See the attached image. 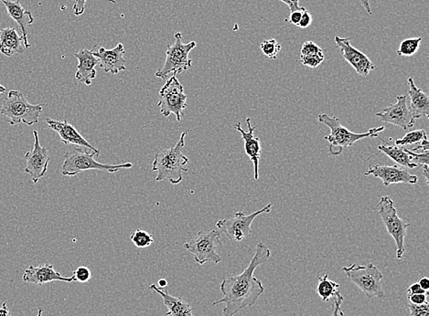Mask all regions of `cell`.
Segmentation results:
<instances>
[{
  "mask_svg": "<svg viewBox=\"0 0 429 316\" xmlns=\"http://www.w3.org/2000/svg\"><path fill=\"white\" fill-rule=\"evenodd\" d=\"M334 40L338 48L340 49L343 58L355 69L357 74L366 77L372 71L377 70V66L367 55L350 45V37L335 36Z\"/></svg>",
  "mask_w": 429,
  "mask_h": 316,
  "instance_id": "14",
  "label": "cell"
},
{
  "mask_svg": "<svg viewBox=\"0 0 429 316\" xmlns=\"http://www.w3.org/2000/svg\"><path fill=\"white\" fill-rule=\"evenodd\" d=\"M260 49L265 57L270 59H275L278 57V53L280 52L282 47L277 42V40L270 39L265 40L260 45Z\"/></svg>",
  "mask_w": 429,
  "mask_h": 316,
  "instance_id": "30",
  "label": "cell"
},
{
  "mask_svg": "<svg viewBox=\"0 0 429 316\" xmlns=\"http://www.w3.org/2000/svg\"><path fill=\"white\" fill-rule=\"evenodd\" d=\"M0 2L3 3L7 8V11L9 16H11L12 20H14L18 23V27L23 34V43L25 49L30 48V43L29 39H28V26L33 23L34 18L31 12L25 11L23 6L21 4L20 1H11V0H0Z\"/></svg>",
  "mask_w": 429,
  "mask_h": 316,
  "instance_id": "21",
  "label": "cell"
},
{
  "mask_svg": "<svg viewBox=\"0 0 429 316\" xmlns=\"http://www.w3.org/2000/svg\"><path fill=\"white\" fill-rule=\"evenodd\" d=\"M377 213L380 215L387 233L396 242V258L402 259L406 252V230L410 227V224L406 223L399 217L394 202L388 196L382 197L377 205Z\"/></svg>",
  "mask_w": 429,
  "mask_h": 316,
  "instance_id": "8",
  "label": "cell"
},
{
  "mask_svg": "<svg viewBox=\"0 0 429 316\" xmlns=\"http://www.w3.org/2000/svg\"><path fill=\"white\" fill-rule=\"evenodd\" d=\"M247 127L248 131H244L241 125V122H237L234 124V128L240 132L242 139L244 142V151L248 156L250 160L253 165V178L258 180L259 178V160L261 158L262 147L258 137L255 136L256 127L251 124V118L246 119Z\"/></svg>",
  "mask_w": 429,
  "mask_h": 316,
  "instance_id": "17",
  "label": "cell"
},
{
  "mask_svg": "<svg viewBox=\"0 0 429 316\" xmlns=\"http://www.w3.org/2000/svg\"><path fill=\"white\" fill-rule=\"evenodd\" d=\"M422 168H423V176H424V177H425V182H427V184H428V180H429L428 165H423Z\"/></svg>",
  "mask_w": 429,
  "mask_h": 316,
  "instance_id": "47",
  "label": "cell"
},
{
  "mask_svg": "<svg viewBox=\"0 0 429 316\" xmlns=\"http://www.w3.org/2000/svg\"><path fill=\"white\" fill-rule=\"evenodd\" d=\"M318 119L319 123L324 124L330 128L331 134L324 136V139L328 141V153L333 156H341L344 150L355 145L360 140L369 139V137L380 139L379 133L383 132L384 130V127H380L372 128L366 133H353L341 124L339 118L321 114L319 115Z\"/></svg>",
  "mask_w": 429,
  "mask_h": 316,
  "instance_id": "3",
  "label": "cell"
},
{
  "mask_svg": "<svg viewBox=\"0 0 429 316\" xmlns=\"http://www.w3.org/2000/svg\"><path fill=\"white\" fill-rule=\"evenodd\" d=\"M187 98L183 84L172 75L159 90L158 106L161 108V114L165 117L174 115L177 122H181L188 106Z\"/></svg>",
  "mask_w": 429,
  "mask_h": 316,
  "instance_id": "10",
  "label": "cell"
},
{
  "mask_svg": "<svg viewBox=\"0 0 429 316\" xmlns=\"http://www.w3.org/2000/svg\"><path fill=\"white\" fill-rule=\"evenodd\" d=\"M45 105V103L31 105L23 93L12 90L3 101L0 114L7 118L11 125L24 124L31 127L39 122Z\"/></svg>",
  "mask_w": 429,
  "mask_h": 316,
  "instance_id": "5",
  "label": "cell"
},
{
  "mask_svg": "<svg viewBox=\"0 0 429 316\" xmlns=\"http://www.w3.org/2000/svg\"><path fill=\"white\" fill-rule=\"evenodd\" d=\"M406 308H408L411 316H429V305L428 303L424 305H414L407 303Z\"/></svg>",
  "mask_w": 429,
  "mask_h": 316,
  "instance_id": "33",
  "label": "cell"
},
{
  "mask_svg": "<svg viewBox=\"0 0 429 316\" xmlns=\"http://www.w3.org/2000/svg\"><path fill=\"white\" fill-rule=\"evenodd\" d=\"M159 286L161 289H164V288L167 287L168 283L165 279H161L159 281Z\"/></svg>",
  "mask_w": 429,
  "mask_h": 316,
  "instance_id": "48",
  "label": "cell"
},
{
  "mask_svg": "<svg viewBox=\"0 0 429 316\" xmlns=\"http://www.w3.org/2000/svg\"><path fill=\"white\" fill-rule=\"evenodd\" d=\"M11 315V312L9 311L7 303H3L1 308H0V316H9Z\"/></svg>",
  "mask_w": 429,
  "mask_h": 316,
  "instance_id": "45",
  "label": "cell"
},
{
  "mask_svg": "<svg viewBox=\"0 0 429 316\" xmlns=\"http://www.w3.org/2000/svg\"><path fill=\"white\" fill-rule=\"evenodd\" d=\"M418 293L428 294V292H425V290H423L418 283L412 284V286H409L408 289H407V295H412V294Z\"/></svg>",
  "mask_w": 429,
  "mask_h": 316,
  "instance_id": "42",
  "label": "cell"
},
{
  "mask_svg": "<svg viewBox=\"0 0 429 316\" xmlns=\"http://www.w3.org/2000/svg\"><path fill=\"white\" fill-rule=\"evenodd\" d=\"M374 176L383 181L384 186L388 187L392 184L418 183V177L416 175L410 174L406 170H403L399 165H372L363 174V176Z\"/></svg>",
  "mask_w": 429,
  "mask_h": 316,
  "instance_id": "15",
  "label": "cell"
},
{
  "mask_svg": "<svg viewBox=\"0 0 429 316\" xmlns=\"http://www.w3.org/2000/svg\"><path fill=\"white\" fill-rule=\"evenodd\" d=\"M404 149H405V151L410 156V158H411V161L418 165V167L428 165L429 150L421 153V154H418V153L413 152L411 150L406 148V147H404Z\"/></svg>",
  "mask_w": 429,
  "mask_h": 316,
  "instance_id": "32",
  "label": "cell"
},
{
  "mask_svg": "<svg viewBox=\"0 0 429 316\" xmlns=\"http://www.w3.org/2000/svg\"><path fill=\"white\" fill-rule=\"evenodd\" d=\"M175 42L168 45L166 52L164 66L156 73V76L161 79H168L171 74H181L193 66V61L189 58V53L197 46L195 42H190L184 45L183 35L177 33L174 34Z\"/></svg>",
  "mask_w": 429,
  "mask_h": 316,
  "instance_id": "7",
  "label": "cell"
},
{
  "mask_svg": "<svg viewBox=\"0 0 429 316\" xmlns=\"http://www.w3.org/2000/svg\"><path fill=\"white\" fill-rule=\"evenodd\" d=\"M149 290L159 293L162 297L163 303L168 309L166 316H194L193 314V308L189 303L184 300L171 295L168 291H163L161 288L151 284Z\"/></svg>",
  "mask_w": 429,
  "mask_h": 316,
  "instance_id": "22",
  "label": "cell"
},
{
  "mask_svg": "<svg viewBox=\"0 0 429 316\" xmlns=\"http://www.w3.org/2000/svg\"><path fill=\"white\" fill-rule=\"evenodd\" d=\"M303 11H304L291 12L289 18H287L286 20L287 23H290V24L295 25V26H297V25H299V23L300 20H302Z\"/></svg>",
  "mask_w": 429,
  "mask_h": 316,
  "instance_id": "41",
  "label": "cell"
},
{
  "mask_svg": "<svg viewBox=\"0 0 429 316\" xmlns=\"http://www.w3.org/2000/svg\"><path fill=\"white\" fill-rule=\"evenodd\" d=\"M319 283L317 286V293L324 302H327L328 300L333 298L340 292V284L335 281L328 279V275L325 274L324 276H318Z\"/></svg>",
  "mask_w": 429,
  "mask_h": 316,
  "instance_id": "26",
  "label": "cell"
},
{
  "mask_svg": "<svg viewBox=\"0 0 429 316\" xmlns=\"http://www.w3.org/2000/svg\"><path fill=\"white\" fill-rule=\"evenodd\" d=\"M87 0H75L74 4V13L77 17L83 15L84 13V11H86V4Z\"/></svg>",
  "mask_w": 429,
  "mask_h": 316,
  "instance_id": "39",
  "label": "cell"
},
{
  "mask_svg": "<svg viewBox=\"0 0 429 316\" xmlns=\"http://www.w3.org/2000/svg\"><path fill=\"white\" fill-rule=\"evenodd\" d=\"M74 56L79 62L75 79L86 86H91L92 80L96 77V66L99 64L98 59L93 55L92 51L87 49H81L79 52L74 53Z\"/></svg>",
  "mask_w": 429,
  "mask_h": 316,
  "instance_id": "20",
  "label": "cell"
},
{
  "mask_svg": "<svg viewBox=\"0 0 429 316\" xmlns=\"http://www.w3.org/2000/svg\"><path fill=\"white\" fill-rule=\"evenodd\" d=\"M410 108L419 117H429V98L421 89L416 86L412 77L408 78Z\"/></svg>",
  "mask_w": 429,
  "mask_h": 316,
  "instance_id": "24",
  "label": "cell"
},
{
  "mask_svg": "<svg viewBox=\"0 0 429 316\" xmlns=\"http://www.w3.org/2000/svg\"><path fill=\"white\" fill-rule=\"evenodd\" d=\"M361 1L363 8L367 12L369 15H372V8L370 5V0H360Z\"/></svg>",
  "mask_w": 429,
  "mask_h": 316,
  "instance_id": "46",
  "label": "cell"
},
{
  "mask_svg": "<svg viewBox=\"0 0 429 316\" xmlns=\"http://www.w3.org/2000/svg\"><path fill=\"white\" fill-rule=\"evenodd\" d=\"M381 153L382 154L387 156L388 158H389L390 159H392V160L396 162V164L403 165V167L409 168V170H413V168H418V165L415 164V163H413L411 161V158H410V156L407 154V153L405 151L404 147H399L397 146H378V152L377 153V154L372 156L371 158H369L367 159V160H369V159L374 158V156H377L378 154H381Z\"/></svg>",
  "mask_w": 429,
  "mask_h": 316,
  "instance_id": "25",
  "label": "cell"
},
{
  "mask_svg": "<svg viewBox=\"0 0 429 316\" xmlns=\"http://www.w3.org/2000/svg\"><path fill=\"white\" fill-rule=\"evenodd\" d=\"M4 93H6V88L2 84H0V95H3Z\"/></svg>",
  "mask_w": 429,
  "mask_h": 316,
  "instance_id": "49",
  "label": "cell"
},
{
  "mask_svg": "<svg viewBox=\"0 0 429 316\" xmlns=\"http://www.w3.org/2000/svg\"><path fill=\"white\" fill-rule=\"evenodd\" d=\"M9 316H12V315H9Z\"/></svg>",
  "mask_w": 429,
  "mask_h": 316,
  "instance_id": "51",
  "label": "cell"
},
{
  "mask_svg": "<svg viewBox=\"0 0 429 316\" xmlns=\"http://www.w3.org/2000/svg\"><path fill=\"white\" fill-rule=\"evenodd\" d=\"M130 240L137 248L141 249L148 248L154 242L151 234H149L148 231L139 230V228L131 233Z\"/></svg>",
  "mask_w": 429,
  "mask_h": 316,
  "instance_id": "28",
  "label": "cell"
},
{
  "mask_svg": "<svg viewBox=\"0 0 429 316\" xmlns=\"http://www.w3.org/2000/svg\"><path fill=\"white\" fill-rule=\"evenodd\" d=\"M407 297H408L409 302L414 303V305H424V303H428L427 294H412V295H407Z\"/></svg>",
  "mask_w": 429,
  "mask_h": 316,
  "instance_id": "38",
  "label": "cell"
},
{
  "mask_svg": "<svg viewBox=\"0 0 429 316\" xmlns=\"http://www.w3.org/2000/svg\"><path fill=\"white\" fill-rule=\"evenodd\" d=\"M312 23V16L311 12L309 11H304L302 12V20H300L299 25L297 27L302 28V29H307L311 26Z\"/></svg>",
  "mask_w": 429,
  "mask_h": 316,
  "instance_id": "37",
  "label": "cell"
},
{
  "mask_svg": "<svg viewBox=\"0 0 429 316\" xmlns=\"http://www.w3.org/2000/svg\"><path fill=\"white\" fill-rule=\"evenodd\" d=\"M419 286L422 288L423 290H425V292H428L429 289V280L427 277H422L419 279L418 283Z\"/></svg>",
  "mask_w": 429,
  "mask_h": 316,
  "instance_id": "44",
  "label": "cell"
},
{
  "mask_svg": "<svg viewBox=\"0 0 429 316\" xmlns=\"http://www.w3.org/2000/svg\"><path fill=\"white\" fill-rule=\"evenodd\" d=\"M270 255V249L264 242L256 244L255 255L242 274L222 280L220 286L222 298L212 303V305L224 303V316H234L243 309L256 305L265 288L261 281L253 276V272L258 266L267 262Z\"/></svg>",
  "mask_w": 429,
  "mask_h": 316,
  "instance_id": "1",
  "label": "cell"
},
{
  "mask_svg": "<svg viewBox=\"0 0 429 316\" xmlns=\"http://www.w3.org/2000/svg\"><path fill=\"white\" fill-rule=\"evenodd\" d=\"M419 149H422V151H428V150H429L428 139L423 140L422 142H421V145L416 147V148L412 149L411 151L416 152Z\"/></svg>",
  "mask_w": 429,
  "mask_h": 316,
  "instance_id": "43",
  "label": "cell"
},
{
  "mask_svg": "<svg viewBox=\"0 0 429 316\" xmlns=\"http://www.w3.org/2000/svg\"><path fill=\"white\" fill-rule=\"evenodd\" d=\"M377 117L384 123L396 125L403 130H407L414 127L416 121L421 118L407 105V96L406 95L397 96L396 103L387 106L383 111L377 112Z\"/></svg>",
  "mask_w": 429,
  "mask_h": 316,
  "instance_id": "12",
  "label": "cell"
},
{
  "mask_svg": "<svg viewBox=\"0 0 429 316\" xmlns=\"http://www.w3.org/2000/svg\"><path fill=\"white\" fill-rule=\"evenodd\" d=\"M43 312V308H38V315L37 316H42Z\"/></svg>",
  "mask_w": 429,
  "mask_h": 316,
  "instance_id": "50",
  "label": "cell"
},
{
  "mask_svg": "<svg viewBox=\"0 0 429 316\" xmlns=\"http://www.w3.org/2000/svg\"><path fill=\"white\" fill-rule=\"evenodd\" d=\"M348 280L355 283L369 299H384L385 293L383 290L384 275L379 270L377 266L372 262L366 265L353 264L349 267H343Z\"/></svg>",
  "mask_w": 429,
  "mask_h": 316,
  "instance_id": "6",
  "label": "cell"
},
{
  "mask_svg": "<svg viewBox=\"0 0 429 316\" xmlns=\"http://www.w3.org/2000/svg\"><path fill=\"white\" fill-rule=\"evenodd\" d=\"M88 150H84L83 147H74V149L65 152L62 174L64 176L73 177L81 172L92 170L115 173L123 168L133 167L132 163L120 165L102 164L96 160V156L98 158L101 150L97 149L96 151L93 152H89Z\"/></svg>",
  "mask_w": 429,
  "mask_h": 316,
  "instance_id": "4",
  "label": "cell"
},
{
  "mask_svg": "<svg viewBox=\"0 0 429 316\" xmlns=\"http://www.w3.org/2000/svg\"><path fill=\"white\" fill-rule=\"evenodd\" d=\"M33 149L27 152L24 156L25 161H26L25 173L29 174L33 183L37 184L40 178L45 176L51 158H50L48 150L40 146L38 131H33Z\"/></svg>",
  "mask_w": 429,
  "mask_h": 316,
  "instance_id": "13",
  "label": "cell"
},
{
  "mask_svg": "<svg viewBox=\"0 0 429 316\" xmlns=\"http://www.w3.org/2000/svg\"><path fill=\"white\" fill-rule=\"evenodd\" d=\"M91 51H92L93 55L98 59L100 67L104 70L105 73L118 74L122 71L127 70V61L124 58L125 48L122 43H119L112 49H106L103 47H98V49H96L95 45Z\"/></svg>",
  "mask_w": 429,
  "mask_h": 316,
  "instance_id": "16",
  "label": "cell"
},
{
  "mask_svg": "<svg viewBox=\"0 0 429 316\" xmlns=\"http://www.w3.org/2000/svg\"><path fill=\"white\" fill-rule=\"evenodd\" d=\"M278 1H281L285 3V4L287 5L289 7L290 12L299 11H305V8L300 7L299 0H278Z\"/></svg>",
  "mask_w": 429,
  "mask_h": 316,
  "instance_id": "40",
  "label": "cell"
},
{
  "mask_svg": "<svg viewBox=\"0 0 429 316\" xmlns=\"http://www.w3.org/2000/svg\"><path fill=\"white\" fill-rule=\"evenodd\" d=\"M272 206L273 204L269 203L264 208L249 215H246L243 212H237L234 217L229 220L217 221L216 227L230 240L239 242L252 233L251 226L255 218L259 215L269 213L271 211Z\"/></svg>",
  "mask_w": 429,
  "mask_h": 316,
  "instance_id": "11",
  "label": "cell"
},
{
  "mask_svg": "<svg viewBox=\"0 0 429 316\" xmlns=\"http://www.w3.org/2000/svg\"><path fill=\"white\" fill-rule=\"evenodd\" d=\"M23 37L15 28L8 27L0 30V52L7 57L21 54L25 51Z\"/></svg>",
  "mask_w": 429,
  "mask_h": 316,
  "instance_id": "23",
  "label": "cell"
},
{
  "mask_svg": "<svg viewBox=\"0 0 429 316\" xmlns=\"http://www.w3.org/2000/svg\"><path fill=\"white\" fill-rule=\"evenodd\" d=\"M45 123L48 124L50 129L55 131L59 134V139L65 145L84 147V148L93 150V151H96L98 149L91 145L88 141L84 139V137L75 129L74 125L69 124L67 120L61 122L47 118Z\"/></svg>",
  "mask_w": 429,
  "mask_h": 316,
  "instance_id": "18",
  "label": "cell"
},
{
  "mask_svg": "<svg viewBox=\"0 0 429 316\" xmlns=\"http://www.w3.org/2000/svg\"><path fill=\"white\" fill-rule=\"evenodd\" d=\"M425 139H428V134L425 130H415L405 134L403 139L396 140V145L397 146H409L421 143Z\"/></svg>",
  "mask_w": 429,
  "mask_h": 316,
  "instance_id": "29",
  "label": "cell"
},
{
  "mask_svg": "<svg viewBox=\"0 0 429 316\" xmlns=\"http://www.w3.org/2000/svg\"><path fill=\"white\" fill-rule=\"evenodd\" d=\"M23 279L25 283L39 284V286L55 281H65V283H74L75 281L73 276L70 278L62 276L59 272L55 271L53 265L49 264L37 266V267L30 266L25 270Z\"/></svg>",
  "mask_w": 429,
  "mask_h": 316,
  "instance_id": "19",
  "label": "cell"
},
{
  "mask_svg": "<svg viewBox=\"0 0 429 316\" xmlns=\"http://www.w3.org/2000/svg\"><path fill=\"white\" fill-rule=\"evenodd\" d=\"M189 132L184 131L175 146L156 153L152 163V171L156 172V181L158 182L167 180L171 184L177 185L183 181L184 172L189 170L187 168L189 158L183 154L185 136Z\"/></svg>",
  "mask_w": 429,
  "mask_h": 316,
  "instance_id": "2",
  "label": "cell"
},
{
  "mask_svg": "<svg viewBox=\"0 0 429 316\" xmlns=\"http://www.w3.org/2000/svg\"><path fill=\"white\" fill-rule=\"evenodd\" d=\"M222 245L220 231H199L189 242L184 243V249L192 253L194 261L200 265L206 262L220 264L222 257L218 254L217 249Z\"/></svg>",
  "mask_w": 429,
  "mask_h": 316,
  "instance_id": "9",
  "label": "cell"
},
{
  "mask_svg": "<svg viewBox=\"0 0 429 316\" xmlns=\"http://www.w3.org/2000/svg\"><path fill=\"white\" fill-rule=\"evenodd\" d=\"M319 53H324V49H322L321 47L313 42H306L302 46L300 55L309 56L319 54Z\"/></svg>",
  "mask_w": 429,
  "mask_h": 316,
  "instance_id": "35",
  "label": "cell"
},
{
  "mask_svg": "<svg viewBox=\"0 0 429 316\" xmlns=\"http://www.w3.org/2000/svg\"><path fill=\"white\" fill-rule=\"evenodd\" d=\"M325 59V55L324 53H319V54L309 55V56H302L300 55V62L304 65L311 69H315L319 66L324 62Z\"/></svg>",
  "mask_w": 429,
  "mask_h": 316,
  "instance_id": "31",
  "label": "cell"
},
{
  "mask_svg": "<svg viewBox=\"0 0 429 316\" xmlns=\"http://www.w3.org/2000/svg\"><path fill=\"white\" fill-rule=\"evenodd\" d=\"M333 299V314H331V316H343V312L341 311V305H343L344 300L343 296L339 293Z\"/></svg>",
  "mask_w": 429,
  "mask_h": 316,
  "instance_id": "36",
  "label": "cell"
},
{
  "mask_svg": "<svg viewBox=\"0 0 429 316\" xmlns=\"http://www.w3.org/2000/svg\"><path fill=\"white\" fill-rule=\"evenodd\" d=\"M73 277L75 281L84 283L90 281L92 278V274H91L90 269L86 266H80L73 272Z\"/></svg>",
  "mask_w": 429,
  "mask_h": 316,
  "instance_id": "34",
  "label": "cell"
},
{
  "mask_svg": "<svg viewBox=\"0 0 429 316\" xmlns=\"http://www.w3.org/2000/svg\"><path fill=\"white\" fill-rule=\"evenodd\" d=\"M422 37H410V39L404 40L400 43L399 49H397V54L403 57H412L421 48Z\"/></svg>",
  "mask_w": 429,
  "mask_h": 316,
  "instance_id": "27",
  "label": "cell"
}]
</instances>
